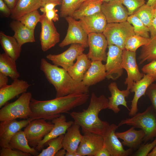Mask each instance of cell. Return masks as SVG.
I'll return each mask as SVG.
<instances>
[{
  "label": "cell",
  "instance_id": "1",
  "mask_svg": "<svg viewBox=\"0 0 156 156\" xmlns=\"http://www.w3.org/2000/svg\"><path fill=\"white\" fill-rule=\"evenodd\" d=\"M89 97L88 93H83L70 94L46 101L32 98L30 104L32 113L29 118L31 121L39 119L52 120L85 103Z\"/></svg>",
  "mask_w": 156,
  "mask_h": 156
},
{
  "label": "cell",
  "instance_id": "2",
  "mask_svg": "<svg viewBox=\"0 0 156 156\" xmlns=\"http://www.w3.org/2000/svg\"><path fill=\"white\" fill-rule=\"evenodd\" d=\"M108 99L104 94L97 96L93 92L88 108L81 112H72L70 115L83 133H92L103 136L109 124L101 120L99 114L102 110L108 109Z\"/></svg>",
  "mask_w": 156,
  "mask_h": 156
},
{
  "label": "cell",
  "instance_id": "3",
  "mask_svg": "<svg viewBox=\"0 0 156 156\" xmlns=\"http://www.w3.org/2000/svg\"><path fill=\"white\" fill-rule=\"evenodd\" d=\"M40 69L49 82L54 87L56 98L74 94L88 93L89 87L82 81L73 79L65 69L41 59Z\"/></svg>",
  "mask_w": 156,
  "mask_h": 156
},
{
  "label": "cell",
  "instance_id": "4",
  "mask_svg": "<svg viewBox=\"0 0 156 156\" xmlns=\"http://www.w3.org/2000/svg\"><path fill=\"white\" fill-rule=\"evenodd\" d=\"M123 125L142 130L145 133L144 143L156 137V113L151 105L142 112L137 113L131 118L122 120L118 125L119 127Z\"/></svg>",
  "mask_w": 156,
  "mask_h": 156
},
{
  "label": "cell",
  "instance_id": "5",
  "mask_svg": "<svg viewBox=\"0 0 156 156\" xmlns=\"http://www.w3.org/2000/svg\"><path fill=\"white\" fill-rule=\"evenodd\" d=\"M31 98V93L26 92L14 101L6 103L0 110V121L28 118L32 113L30 106Z\"/></svg>",
  "mask_w": 156,
  "mask_h": 156
},
{
  "label": "cell",
  "instance_id": "6",
  "mask_svg": "<svg viewBox=\"0 0 156 156\" xmlns=\"http://www.w3.org/2000/svg\"><path fill=\"white\" fill-rule=\"evenodd\" d=\"M108 45H115L123 50L127 39L135 34L133 27L127 21L107 23L103 33Z\"/></svg>",
  "mask_w": 156,
  "mask_h": 156
},
{
  "label": "cell",
  "instance_id": "7",
  "mask_svg": "<svg viewBox=\"0 0 156 156\" xmlns=\"http://www.w3.org/2000/svg\"><path fill=\"white\" fill-rule=\"evenodd\" d=\"M54 124L43 119L31 121L25 127L24 132L29 145L35 148L44 137L52 129Z\"/></svg>",
  "mask_w": 156,
  "mask_h": 156
},
{
  "label": "cell",
  "instance_id": "8",
  "mask_svg": "<svg viewBox=\"0 0 156 156\" xmlns=\"http://www.w3.org/2000/svg\"><path fill=\"white\" fill-rule=\"evenodd\" d=\"M65 19L68 24L66 34L63 40L59 44L62 48L70 44H79L86 48L89 47L88 34L81 26L79 21L72 17L68 16Z\"/></svg>",
  "mask_w": 156,
  "mask_h": 156
},
{
  "label": "cell",
  "instance_id": "9",
  "mask_svg": "<svg viewBox=\"0 0 156 156\" xmlns=\"http://www.w3.org/2000/svg\"><path fill=\"white\" fill-rule=\"evenodd\" d=\"M107 47L108 50L105 64L106 77L115 80L121 77L123 73L121 67L123 50L115 45H108Z\"/></svg>",
  "mask_w": 156,
  "mask_h": 156
},
{
  "label": "cell",
  "instance_id": "10",
  "mask_svg": "<svg viewBox=\"0 0 156 156\" xmlns=\"http://www.w3.org/2000/svg\"><path fill=\"white\" fill-rule=\"evenodd\" d=\"M85 47L79 44H71L65 51L58 54H49L46 56V58L51 61L53 64L67 70L72 66L74 61L78 56L83 54Z\"/></svg>",
  "mask_w": 156,
  "mask_h": 156
},
{
  "label": "cell",
  "instance_id": "11",
  "mask_svg": "<svg viewBox=\"0 0 156 156\" xmlns=\"http://www.w3.org/2000/svg\"><path fill=\"white\" fill-rule=\"evenodd\" d=\"M121 67L127 72V76L124 83L127 85V89L130 90L134 82L140 80L144 75L139 70L136 60V52L125 49L123 50Z\"/></svg>",
  "mask_w": 156,
  "mask_h": 156
},
{
  "label": "cell",
  "instance_id": "12",
  "mask_svg": "<svg viewBox=\"0 0 156 156\" xmlns=\"http://www.w3.org/2000/svg\"><path fill=\"white\" fill-rule=\"evenodd\" d=\"M40 40L42 50L44 52L54 47L60 40V34L53 21L49 20L45 14L41 15Z\"/></svg>",
  "mask_w": 156,
  "mask_h": 156
},
{
  "label": "cell",
  "instance_id": "13",
  "mask_svg": "<svg viewBox=\"0 0 156 156\" xmlns=\"http://www.w3.org/2000/svg\"><path fill=\"white\" fill-rule=\"evenodd\" d=\"M89 51L87 55L92 61L100 60L106 62L108 47L107 39L102 33H90L88 34Z\"/></svg>",
  "mask_w": 156,
  "mask_h": 156
},
{
  "label": "cell",
  "instance_id": "14",
  "mask_svg": "<svg viewBox=\"0 0 156 156\" xmlns=\"http://www.w3.org/2000/svg\"><path fill=\"white\" fill-rule=\"evenodd\" d=\"M119 127L114 124L109 125L104 135V144L109 150L111 156L130 155L133 150L131 148L125 150L116 134Z\"/></svg>",
  "mask_w": 156,
  "mask_h": 156
},
{
  "label": "cell",
  "instance_id": "15",
  "mask_svg": "<svg viewBox=\"0 0 156 156\" xmlns=\"http://www.w3.org/2000/svg\"><path fill=\"white\" fill-rule=\"evenodd\" d=\"M101 12L104 15L107 23L127 21L129 16L127 10L120 0H111L108 2H103Z\"/></svg>",
  "mask_w": 156,
  "mask_h": 156
},
{
  "label": "cell",
  "instance_id": "16",
  "mask_svg": "<svg viewBox=\"0 0 156 156\" xmlns=\"http://www.w3.org/2000/svg\"><path fill=\"white\" fill-rule=\"evenodd\" d=\"M77 152L81 156H95L104 145L103 136L93 133H83Z\"/></svg>",
  "mask_w": 156,
  "mask_h": 156
},
{
  "label": "cell",
  "instance_id": "17",
  "mask_svg": "<svg viewBox=\"0 0 156 156\" xmlns=\"http://www.w3.org/2000/svg\"><path fill=\"white\" fill-rule=\"evenodd\" d=\"M31 121L29 118L18 121L14 119L0 123V146L1 148L9 147L12 137Z\"/></svg>",
  "mask_w": 156,
  "mask_h": 156
},
{
  "label": "cell",
  "instance_id": "18",
  "mask_svg": "<svg viewBox=\"0 0 156 156\" xmlns=\"http://www.w3.org/2000/svg\"><path fill=\"white\" fill-rule=\"evenodd\" d=\"M30 85L27 81L18 79L11 84L0 88V108L16 96L26 92Z\"/></svg>",
  "mask_w": 156,
  "mask_h": 156
},
{
  "label": "cell",
  "instance_id": "19",
  "mask_svg": "<svg viewBox=\"0 0 156 156\" xmlns=\"http://www.w3.org/2000/svg\"><path fill=\"white\" fill-rule=\"evenodd\" d=\"M155 79L151 76L144 74L143 77L140 80L134 82L130 90L134 92V95L131 102L130 111L129 115L131 117L136 114L138 111V103L139 99L142 96H145L146 90L154 82Z\"/></svg>",
  "mask_w": 156,
  "mask_h": 156
},
{
  "label": "cell",
  "instance_id": "20",
  "mask_svg": "<svg viewBox=\"0 0 156 156\" xmlns=\"http://www.w3.org/2000/svg\"><path fill=\"white\" fill-rule=\"evenodd\" d=\"M54 126L50 131L44 137L42 140L35 148L37 151L43 149L47 142L49 140L64 134L67 129L74 122L72 121H67L66 116L63 114L52 120Z\"/></svg>",
  "mask_w": 156,
  "mask_h": 156
},
{
  "label": "cell",
  "instance_id": "21",
  "mask_svg": "<svg viewBox=\"0 0 156 156\" xmlns=\"http://www.w3.org/2000/svg\"><path fill=\"white\" fill-rule=\"evenodd\" d=\"M79 21L88 34L90 33H103L107 24L104 15L101 12L84 17Z\"/></svg>",
  "mask_w": 156,
  "mask_h": 156
},
{
  "label": "cell",
  "instance_id": "22",
  "mask_svg": "<svg viewBox=\"0 0 156 156\" xmlns=\"http://www.w3.org/2000/svg\"><path fill=\"white\" fill-rule=\"evenodd\" d=\"M108 89L111 93V96L108 98L109 100L108 109L112 110L115 114H118L120 111L118 106L122 105L126 107L129 111L126 98L130 94L129 90L126 89L120 90L116 82L111 83L108 86Z\"/></svg>",
  "mask_w": 156,
  "mask_h": 156
},
{
  "label": "cell",
  "instance_id": "23",
  "mask_svg": "<svg viewBox=\"0 0 156 156\" xmlns=\"http://www.w3.org/2000/svg\"><path fill=\"white\" fill-rule=\"evenodd\" d=\"M106 77L105 65L102 61H92L82 81L84 85L89 87L103 81L106 78Z\"/></svg>",
  "mask_w": 156,
  "mask_h": 156
},
{
  "label": "cell",
  "instance_id": "24",
  "mask_svg": "<svg viewBox=\"0 0 156 156\" xmlns=\"http://www.w3.org/2000/svg\"><path fill=\"white\" fill-rule=\"evenodd\" d=\"M80 127L78 124L74 122L64 134L62 141V148L67 152L77 151L83 137V135L80 132Z\"/></svg>",
  "mask_w": 156,
  "mask_h": 156
},
{
  "label": "cell",
  "instance_id": "25",
  "mask_svg": "<svg viewBox=\"0 0 156 156\" xmlns=\"http://www.w3.org/2000/svg\"><path fill=\"white\" fill-rule=\"evenodd\" d=\"M133 126L126 131L122 132H116V134L118 138L123 140L122 145L133 149L138 148L143 142L145 133L142 130H136Z\"/></svg>",
  "mask_w": 156,
  "mask_h": 156
},
{
  "label": "cell",
  "instance_id": "26",
  "mask_svg": "<svg viewBox=\"0 0 156 156\" xmlns=\"http://www.w3.org/2000/svg\"><path fill=\"white\" fill-rule=\"evenodd\" d=\"M10 26L14 32V36L21 46L26 43L35 42L34 30L29 29L18 20H13Z\"/></svg>",
  "mask_w": 156,
  "mask_h": 156
},
{
  "label": "cell",
  "instance_id": "27",
  "mask_svg": "<svg viewBox=\"0 0 156 156\" xmlns=\"http://www.w3.org/2000/svg\"><path fill=\"white\" fill-rule=\"evenodd\" d=\"M42 6V0H17L10 17L13 20H18L27 13L38 10Z\"/></svg>",
  "mask_w": 156,
  "mask_h": 156
},
{
  "label": "cell",
  "instance_id": "28",
  "mask_svg": "<svg viewBox=\"0 0 156 156\" xmlns=\"http://www.w3.org/2000/svg\"><path fill=\"white\" fill-rule=\"evenodd\" d=\"M0 43L5 53L16 61L20 56L22 46L14 36L7 35L1 31Z\"/></svg>",
  "mask_w": 156,
  "mask_h": 156
},
{
  "label": "cell",
  "instance_id": "29",
  "mask_svg": "<svg viewBox=\"0 0 156 156\" xmlns=\"http://www.w3.org/2000/svg\"><path fill=\"white\" fill-rule=\"evenodd\" d=\"M92 61L83 53L78 57L76 61L67 71L75 80L82 81L85 74L90 66Z\"/></svg>",
  "mask_w": 156,
  "mask_h": 156
},
{
  "label": "cell",
  "instance_id": "30",
  "mask_svg": "<svg viewBox=\"0 0 156 156\" xmlns=\"http://www.w3.org/2000/svg\"><path fill=\"white\" fill-rule=\"evenodd\" d=\"M103 1L101 0H86L74 11L72 17L76 20L101 12Z\"/></svg>",
  "mask_w": 156,
  "mask_h": 156
},
{
  "label": "cell",
  "instance_id": "31",
  "mask_svg": "<svg viewBox=\"0 0 156 156\" xmlns=\"http://www.w3.org/2000/svg\"><path fill=\"white\" fill-rule=\"evenodd\" d=\"M9 148L15 149L34 156L39 153L35 148L31 147L28 144L24 131L21 130L17 132L11 138L9 144Z\"/></svg>",
  "mask_w": 156,
  "mask_h": 156
},
{
  "label": "cell",
  "instance_id": "32",
  "mask_svg": "<svg viewBox=\"0 0 156 156\" xmlns=\"http://www.w3.org/2000/svg\"><path fill=\"white\" fill-rule=\"evenodd\" d=\"M0 73L10 77L13 81L20 76L16 61L5 53L0 54Z\"/></svg>",
  "mask_w": 156,
  "mask_h": 156
},
{
  "label": "cell",
  "instance_id": "33",
  "mask_svg": "<svg viewBox=\"0 0 156 156\" xmlns=\"http://www.w3.org/2000/svg\"><path fill=\"white\" fill-rule=\"evenodd\" d=\"M138 59L139 64L146 61L150 62L156 60V36L151 38L147 44L142 46Z\"/></svg>",
  "mask_w": 156,
  "mask_h": 156
},
{
  "label": "cell",
  "instance_id": "34",
  "mask_svg": "<svg viewBox=\"0 0 156 156\" xmlns=\"http://www.w3.org/2000/svg\"><path fill=\"white\" fill-rule=\"evenodd\" d=\"M64 135H61L48 141L45 145H48V146L45 149H42L38 156H55L57 152L63 148L62 143Z\"/></svg>",
  "mask_w": 156,
  "mask_h": 156
},
{
  "label": "cell",
  "instance_id": "35",
  "mask_svg": "<svg viewBox=\"0 0 156 156\" xmlns=\"http://www.w3.org/2000/svg\"><path fill=\"white\" fill-rule=\"evenodd\" d=\"M127 21L133 25L135 34L142 37L150 38L148 27L134 14L129 15Z\"/></svg>",
  "mask_w": 156,
  "mask_h": 156
},
{
  "label": "cell",
  "instance_id": "36",
  "mask_svg": "<svg viewBox=\"0 0 156 156\" xmlns=\"http://www.w3.org/2000/svg\"><path fill=\"white\" fill-rule=\"evenodd\" d=\"M133 14L136 16L148 27L155 17L154 9L146 4L139 8Z\"/></svg>",
  "mask_w": 156,
  "mask_h": 156
},
{
  "label": "cell",
  "instance_id": "37",
  "mask_svg": "<svg viewBox=\"0 0 156 156\" xmlns=\"http://www.w3.org/2000/svg\"><path fill=\"white\" fill-rule=\"evenodd\" d=\"M150 39V38H145L135 34L127 39L125 44V49L131 51L136 52L139 47L147 44Z\"/></svg>",
  "mask_w": 156,
  "mask_h": 156
},
{
  "label": "cell",
  "instance_id": "38",
  "mask_svg": "<svg viewBox=\"0 0 156 156\" xmlns=\"http://www.w3.org/2000/svg\"><path fill=\"white\" fill-rule=\"evenodd\" d=\"M41 15L38 10L27 13L18 20L29 29L34 30L38 23L40 22Z\"/></svg>",
  "mask_w": 156,
  "mask_h": 156
},
{
  "label": "cell",
  "instance_id": "39",
  "mask_svg": "<svg viewBox=\"0 0 156 156\" xmlns=\"http://www.w3.org/2000/svg\"><path fill=\"white\" fill-rule=\"evenodd\" d=\"M79 0H62L60 8V16L64 18L72 16L74 11L77 8Z\"/></svg>",
  "mask_w": 156,
  "mask_h": 156
},
{
  "label": "cell",
  "instance_id": "40",
  "mask_svg": "<svg viewBox=\"0 0 156 156\" xmlns=\"http://www.w3.org/2000/svg\"><path fill=\"white\" fill-rule=\"evenodd\" d=\"M127 8L128 14L132 15L139 8L145 4V0H120Z\"/></svg>",
  "mask_w": 156,
  "mask_h": 156
},
{
  "label": "cell",
  "instance_id": "41",
  "mask_svg": "<svg viewBox=\"0 0 156 156\" xmlns=\"http://www.w3.org/2000/svg\"><path fill=\"white\" fill-rule=\"evenodd\" d=\"M156 146V137L151 142L144 143L141 144L138 149L131 155L133 156H147Z\"/></svg>",
  "mask_w": 156,
  "mask_h": 156
},
{
  "label": "cell",
  "instance_id": "42",
  "mask_svg": "<svg viewBox=\"0 0 156 156\" xmlns=\"http://www.w3.org/2000/svg\"><path fill=\"white\" fill-rule=\"evenodd\" d=\"M1 148L0 156H30L31 155L17 149L13 150L9 147Z\"/></svg>",
  "mask_w": 156,
  "mask_h": 156
},
{
  "label": "cell",
  "instance_id": "43",
  "mask_svg": "<svg viewBox=\"0 0 156 156\" xmlns=\"http://www.w3.org/2000/svg\"><path fill=\"white\" fill-rule=\"evenodd\" d=\"M145 94L148 96L152 106L156 113V83H153L148 87Z\"/></svg>",
  "mask_w": 156,
  "mask_h": 156
},
{
  "label": "cell",
  "instance_id": "44",
  "mask_svg": "<svg viewBox=\"0 0 156 156\" xmlns=\"http://www.w3.org/2000/svg\"><path fill=\"white\" fill-rule=\"evenodd\" d=\"M144 74L149 75L156 80V60L152 61L144 65L142 68Z\"/></svg>",
  "mask_w": 156,
  "mask_h": 156
},
{
  "label": "cell",
  "instance_id": "45",
  "mask_svg": "<svg viewBox=\"0 0 156 156\" xmlns=\"http://www.w3.org/2000/svg\"><path fill=\"white\" fill-rule=\"evenodd\" d=\"M0 11L1 13L6 17H10L12 11L3 0H0Z\"/></svg>",
  "mask_w": 156,
  "mask_h": 156
},
{
  "label": "cell",
  "instance_id": "46",
  "mask_svg": "<svg viewBox=\"0 0 156 156\" xmlns=\"http://www.w3.org/2000/svg\"><path fill=\"white\" fill-rule=\"evenodd\" d=\"M58 10L54 8L46 12L45 14L47 19L50 21L55 22L58 21L59 16L57 12Z\"/></svg>",
  "mask_w": 156,
  "mask_h": 156
},
{
  "label": "cell",
  "instance_id": "47",
  "mask_svg": "<svg viewBox=\"0 0 156 156\" xmlns=\"http://www.w3.org/2000/svg\"><path fill=\"white\" fill-rule=\"evenodd\" d=\"M150 38L156 36V17L155 16L148 27Z\"/></svg>",
  "mask_w": 156,
  "mask_h": 156
},
{
  "label": "cell",
  "instance_id": "48",
  "mask_svg": "<svg viewBox=\"0 0 156 156\" xmlns=\"http://www.w3.org/2000/svg\"><path fill=\"white\" fill-rule=\"evenodd\" d=\"M59 5L58 4L55 3H48L40 8V10L43 13H45L46 12L55 8L56 6Z\"/></svg>",
  "mask_w": 156,
  "mask_h": 156
},
{
  "label": "cell",
  "instance_id": "49",
  "mask_svg": "<svg viewBox=\"0 0 156 156\" xmlns=\"http://www.w3.org/2000/svg\"><path fill=\"white\" fill-rule=\"evenodd\" d=\"M95 156H111L106 147L104 144L103 147L98 152Z\"/></svg>",
  "mask_w": 156,
  "mask_h": 156
},
{
  "label": "cell",
  "instance_id": "50",
  "mask_svg": "<svg viewBox=\"0 0 156 156\" xmlns=\"http://www.w3.org/2000/svg\"><path fill=\"white\" fill-rule=\"evenodd\" d=\"M8 76L0 73V88L8 85Z\"/></svg>",
  "mask_w": 156,
  "mask_h": 156
},
{
  "label": "cell",
  "instance_id": "51",
  "mask_svg": "<svg viewBox=\"0 0 156 156\" xmlns=\"http://www.w3.org/2000/svg\"><path fill=\"white\" fill-rule=\"evenodd\" d=\"M12 11L15 5L17 0H3Z\"/></svg>",
  "mask_w": 156,
  "mask_h": 156
},
{
  "label": "cell",
  "instance_id": "52",
  "mask_svg": "<svg viewBox=\"0 0 156 156\" xmlns=\"http://www.w3.org/2000/svg\"><path fill=\"white\" fill-rule=\"evenodd\" d=\"M62 0H42V6L45 4L49 3H55L61 5Z\"/></svg>",
  "mask_w": 156,
  "mask_h": 156
},
{
  "label": "cell",
  "instance_id": "53",
  "mask_svg": "<svg viewBox=\"0 0 156 156\" xmlns=\"http://www.w3.org/2000/svg\"><path fill=\"white\" fill-rule=\"evenodd\" d=\"M146 4L154 9L156 8V0H147Z\"/></svg>",
  "mask_w": 156,
  "mask_h": 156
},
{
  "label": "cell",
  "instance_id": "54",
  "mask_svg": "<svg viewBox=\"0 0 156 156\" xmlns=\"http://www.w3.org/2000/svg\"><path fill=\"white\" fill-rule=\"evenodd\" d=\"M66 151L64 149H60L58 151L55 155V156H65Z\"/></svg>",
  "mask_w": 156,
  "mask_h": 156
},
{
  "label": "cell",
  "instance_id": "55",
  "mask_svg": "<svg viewBox=\"0 0 156 156\" xmlns=\"http://www.w3.org/2000/svg\"><path fill=\"white\" fill-rule=\"evenodd\" d=\"M65 156H81V155L77 152H69L66 151Z\"/></svg>",
  "mask_w": 156,
  "mask_h": 156
},
{
  "label": "cell",
  "instance_id": "56",
  "mask_svg": "<svg viewBox=\"0 0 156 156\" xmlns=\"http://www.w3.org/2000/svg\"><path fill=\"white\" fill-rule=\"evenodd\" d=\"M148 156H156V146L148 154Z\"/></svg>",
  "mask_w": 156,
  "mask_h": 156
},
{
  "label": "cell",
  "instance_id": "57",
  "mask_svg": "<svg viewBox=\"0 0 156 156\" xmlns=\"http://www.w3.org/2000/svg\"><path fill=\"white\" fill-rule=\"evenodd\" d=\"M86 0H79L78 5V7L77 8L79 7V6L84 1H86Z\"/></svg>",
  "mask_w": 156,
  "mask_h": 156
},
{
  "label": "cell",
  "instance_id": "58",
  "mask_svg": "<svg viewBox=\"0 0 156 156\" xmlns=\"http://www.w3.org/2000/svg\"><path fill=\"white\" fill-rule=\"evenodd\" d=\"M103 2H108L109 1L111 0H101Z\"/></svg>",
  "mask_w": 156,
  "mask_h": 156
},
{
  "label": "cell",
  "instance_id": "59",
  "mask_svg": "<svg viewBox=\"0 0 156 156\" xmlns=\"http://www.w3.org/2000/svg\"><path fill=\"white\" fill-rule=\"evenodd\" d=\"M154 14L155 16L156 17V8L154 9Z\"/></svg>",
  "mask_w": 156,
  "mask_h": 156
}]
</instances>
